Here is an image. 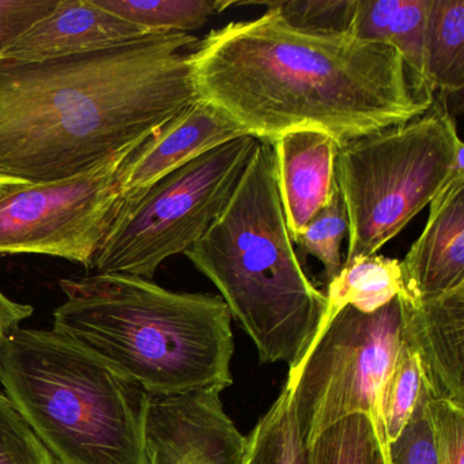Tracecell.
<instances>
[{"mask_svg": "<svg viewBox=\"0 0 464 464\" xmlns=\"http://www.w3.org/2000/svg\"><path fill=\"white\" fill-rule=\"evenodd\" d=\"M143 143L72 178L0 187V255H47L91 271L118 213L121 172Z\"/></svg>", "mask_w": 464, "mask_h": 464, "instance_id": "cell-9", "label": "cell"}, {"mask_svg": "<svg viewBox=\"0 0 464 464\" xmlns=\"http://www.w3.org/2000/svg\"><path fill=\"white\" fill-rule=\"evenodd\" d=\"M263 5L298 31L350 34L357 0H287Z\"/></svg>", "mask_w": 464, "mask_h": 464, "instance_id": "cell-24", "label": "cell"}, {"mask_svg": "<svg viewBox=\"0 0 464 464\" xmlns=\"http://www.w3.org/2000/svg\"><path fill=\"white\" fill-rule=\"evenodd\" d=\"M271 145L279 199L293 240L335 192L339 145L319 131L289 132Z\"/></svg>", "mask_w": 464, "mask_h": 464, "instance_id": "cell-15", "label": "cell"}, {"mask_svg": "<svg viewBox=\"0 0 464 464\" xmlns=\"http://www.w3.org/2000/svg\"><path fill=\"white\" fill-rule=\"evenodd\" d=\"M184 255L219 290L260 362L300 363L327 300L295 254L270 142L260 140L224 211Z\"/></svg>", "mask_w": 464, "mask_h": 464, "instance_id": "cell-4", "label": "cell"}, {"mask_svg": "<svg viewBox=\"0 0 464 464\" xmlns=\"http://www.w3.org/2000/svg\"><path fill=\"white\" fill-rule=\"evenodd\" d=\"M145 29L94 0H59L55 9L15 40L0 59L37 62L96 53L149 36Z\"/></svg>", "mask_w": 464, "mask_h": 464, "instance_id": "cell-12", "label": "cell"}, {"mask_svg": "<svg viewBox=\"0 0 464 464\" xmlns=\"http://www.w3.org/2000/svg\"><path fill=\"white\" fill-rule=\"evenodd\" d=\"M464 175L429 205L425 229L401 260L411 298H430L464 285Z\"/></svg>", "mask_w": 464, "mask_h": 464, "instance_id": "cell-14", "label": "cell"}, {"mask_svg": "<svg viewBox=\"0 0 464 464\" xmlns=\"http://www.w3.org/2000/svg\"><path fill=\"white\" fill-rule=\"evenodd\" d=\"M401 320L399 297L373 314L346 306L289 369L285 384L306 447L334 423L365 414L388 450L382 393L401 349Z\"/></svg>", "mask_w": 464, "mask_h": 464, "instance_id": "cell-8", "label": "cell"}, {"mask_svg": "<svg viewBox=\"0 0 464 464\" xmlns=\"http://www.w3.org/2000/svg\"><path fill=\"white\" fill-rule=\"evenodd\" d=\"M0 384L55 464H148L150 393L66 336L13 331Z\"/></svg>", "mask_w": 464, "mask_h": 464, "instance_id": "cell-5", "label": "cell"}, {"mask_svg": "<svg viewBox=\"0 0 464 464\" xmlns=\"http://www.w3.org/2000/svg\"><path fill=\"white\" fill-rule=\"evenodd\" d=\"M423 387L420 362L414 353L401 342V349L382 393V425L388 445L395 441L403 430L420 401Z\"/></svg>", "mask_w": 464, "mask_h": 464, "instance_id": "cell-22", "label": "cell"}, {"mask_svg": "<svg viewBox=\"0 0 464 464\" xmlns=\"http://www.w3.org/2000/svg\"><path fill=\"white\" fill-rule=\"evenodd\" d=\"M244 135L224 113L198 100L132 154L121 175V199L137 197L200 154Z\"/></svg>", "mask_w": 464, "mask_h": 464, "instance_id": "cell-13", "label": "cell"}, {"mask_svg": "<svg viewBox=\"0 0 464 464\" xmlns=\"http://www.w3.org/2000/svg\"><path fill=\"white\" fill-rule=\"evenodd\" d=\"M0 464H55L44 445L0 392Z\"/></svg>", "mask_w": 464, "mask_h": 464, "instance_id": "cell-25", "label": "cell"}, {"mask_svg": "<svg viewBox=\"0 0 464 464\" xmlns=\"http://www.w3.org/2000/svg\"><path fill=\"white\" fill-rule=\"evenodd\" d=\"M59 0H0V53L50 14Z\"/></svg>", "mask_w": 464, "mask_h": 464, "instance_id": "cell-28", "label": "cell"}, {"mask_svg": "<svg viewBox=\"0 0 464 464\" xmlns=\"http://www.w3.org/2000/svg\"><path fill=\"white\" fill-rule=\"evenodd\" d=\"M347 233L349 219L341 191L336 186L330 203L292 241L303 249L304 254L312 255L322 263L325 279L330 282L343 267L341 248Z\"/></svg>", "mask_w": 464, "mask_h": 464, "instance_id": "cell-23", "label": "cell"}, {"mask_svg": "<svg viewBox=\"0 0 464 464\" xmlns=\"http://www.w3.org/2000/svg\"><path fill=\"white\" fill-rule=\"evenodd\" d=\"M188 63L198 99L263 142L319 131L342 146L406 123L434 102L393 48L298 31L271 9L211 31Z\"/></svg>", "mask_w": 464, "mask_h": 464, "instance_id": "cell-1", "label": "cell"}, {"mask_svg": "<svg viewBox=\"0 0 464 464\" xmlns=\"http://www.w3.org/2000/svg\"><path fill=\"white\" fill-rule=\"evenodd\" d=\"M259 142L251 135L236 138L121 199L91 271L153 278L165 260L188 251L210 229Z\"/></svg>", "mask_w": 464, "mask_h": 464, "instance_id": "cell-7", "label": "cell"}, {"mask_svg": "<svg viewBox=\"0 0 464 464\" xmlns=\"http://www.w3.org/2000/svg\"><path fill=\"white\" fill-rule=\"evenodd\" d=\"M221 391L151 396L148 464H244L246 437L222 406Z\"/></svg>", "mask_w": 464, "mask_h": 464, "instance_id": "cell-10", "label": "cell"}, {"mask_svg": "<svg viewBox=\"0 0 464 464\" xmlns=\"http://www.w3.org/2000/svg\"><path fill=\"white\" fill-rule=\"evenodd\" d=\"M199 40L156 34L48 61L0 59V187L63 180L143 143L197 102Z\"/></svg>", "mask_w": 464, "mask_h": 464, "instance_id": "cell-2", "label": "cell"}, {"mask_svg": "<svg viewBox=\"0 0 464 464\" xmlns=\"http://www.w3.org/2000/svg\"><path fill=\"white\" fill-rule=\"evenodd\" d=\"M423 82L430 93L464 88V2L430 0L423 47Z\"/></svg>", "mask_w": 464, "mask_h": 464, "instance_id": "cell-18", "label": "cell"}, {"mask_svg": "<svg viewBox=\"0 0 464 464\" xmlns=\"http://www.w3.org/2000/svg\"><path fill=\"white\" fill-rule=\"evenodd\" d=\"M100 7L113 13L149 34H187L208 24L214 15L235 6V2L219 0H94Z\"/></svg>", "mask_w": 464, "mask_h": 464, "instance_id": "cell-20", "label": "cell"}, {"mask_svg": "<svg viewBox=\"0 0 464 464\" xmlns=\"http://www.w3.org/2000/svg\"><path fill=\"white\" fill-rule=\"evenodd\" d=\"M452 116L433 102L423 115L339 146L336 184L347 219L344 263L376 255L464 175Z\"/></svg>", "mask_w": 464, "mask_h": 464, "instance_id": "cell-6", "label": "cell"}, {"mask_svg": "<svg viewBox=\"0 0 464 464\" xmlns=\"http://www.w3.org/2000/svg\"><path fill=\"white\" fill-rule=\"evenodd\" d=\"M429 393L423 387L420 401L395 441L388 445L391 464H439L433 429L428 411Z\"/></svg>", "mask_w": 464, "mask_h": 464, "instance_id": "cell-26", "label": "cell"}, {"mask_svg": "<svg viewBox=\"0 0 464 464\" xmlns=\"http://www.w3.org/2000/svg\"><path fill=\"white\" fill-rule=\"evenodd\" d=\"M244 464H309L308 447L295 417L292 391L286 384L246 436Z\"/></svg>", "mask_w": 464, "mask_h": 464, "instance_id": "cell-19", "label": "cell"}, {"mask_svg": "<svg viewBox=\"0 0 464 464\" xmlns=\"http://www.w3.org/2000/svg\"><path fill=\"white\" fill-rule=\"evenodd\" d=\"M309 464H391L371 418L354 414L323 431L308 447Z\"/></svg>", "mask_w": 464, "mask_h": 464, "instance_id": "cell-21", "label": "cell"}, {"mask_svg": "<svg viewBox=\"0 0 464 464\" xmlns=\"http://www.w3.org/2000/svg\"><path fill=\"white\" fill-rule=\"evenodd\" d=\"M396 297H410L401 260L376 254L344 263L338 276L328 282L327 305L314 341L346 306L362 314H373Z\"/></svg>", "mask_w": 464, "mask_h": 464, "instance_id": "cell-17", "label": "cell"}, {"mask_svg": "<svg viewBox=\"0 0 464 464\" xmlns=\"http://www.w3.org/2000/svg\"><path fill=\"white\" fill-rule=\"evenodd\" d=\"M430 0H357L350 34L362 42L388 45L401 55L412 83L423 82V47ZM433 94V93H431Z\"/></svg>", "mask_w": 464, "mask_h": 464, "instance_id": "cell-16", "label": "cell"}, {"mask_svg": "<svg viewBox=\"0 0 464 464\" xmlns=\"http://www.w3.org/2000/svg\"><path fill=\"white\" fill-rule=\"evenodd\" d=\"M428 411L439 464H464V407L429 396Z\"/></svg>", "mask_w": 464, "mask_h": 464, "instance_id": "cell-27", "label": "cell"}, {"mask_svg": "<svg viewBox=\"0 0 464 464\" xmlns=\"http://www.w3.org/2000/svg\"><path fill=\"white\" fill-rule=\"evenodd\" d=\"M399 301L401 342L417 357L429 396L464 407V285Z\"/></svg>", "mask_w": 464, "mask_h": 464, "instance_id": "cell-11", "label": "cell"}, {"mask_svg": "<svg viewBox=\"0 0 464 464\" xmlns=\"http://www.w3.org/2000/svg\"><path fill=\"white\" fill-rule=\"evenodd\" d=\"M55 333L99 355L151 396L227 390L232 314L219 295L164 289L140 276L61 279Z\"/></svg>", "mask_w": 464, "mask_h": 464, "instance_id": "cell-3", "label": "cell"}, {"mask_svg": "<svg viewBox=\"0 0 464 464\" xmlns=\"http://www.w3.org/2000/svg\"><path fill=\"white\" fill-rule=\"evenodd\" d=\"M34 306L15 303L0 292V344L13 331L21 327V323L34 314Z\"/></svg>", "mask_w": 464, "mask_h": 464, "instance_id": "cell-29", "label": "cell"}]
</instances>
